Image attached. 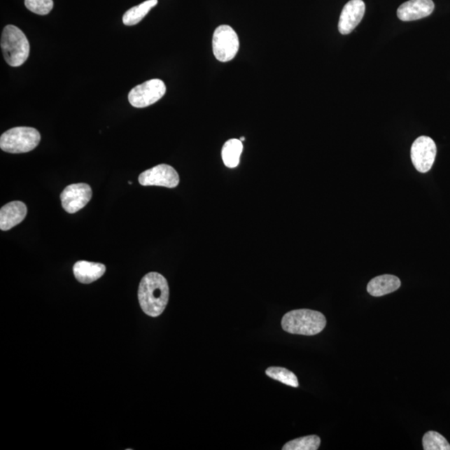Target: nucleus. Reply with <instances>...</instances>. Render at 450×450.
I'll return each instance as SVG.
<instances>
[{"label":"nucleus","instance_id":"f8f14e48","mask_svg":"<svg viewBox=\"0 0 450 450\" xmlns=\"http://www.w3.org/2000/svg\"><path fill=\"white\" fill-rule=\"evenodd\" d=\"M27 206L21 201L3 205L0 211V229L7 231L20 225L27 216Z\"/></svg>","mask_w":450,"mask_h":450},{"label":"nucleus","instance_id":"f03ea898","mask_svg":"<svg viewBox=\"0 0 450 450\" xmlns=\"http://www.w3.org/2000/svg\"><path fill=\"white\" fill-rule=\"evenodd\" d=\"M326 318L321 312L311 309H295L283 316V330L288 333L300 335H316L324 330Z\"/></svg>","mask_w":450,"mask_h":450},{"label":"nucleus","instance_id":"4468645a","mask_svg":"<svg viewBox=\"0 0 450 450\" xmlns=\"http://www.w3.org/2000/svg\"><path fill=\"white\" fill-rule=\"evenodd\" d=\"M401 286L399 278L392 274H383L375 277L369 282L367 291L370 295L380 297L391 294Z\"/></svg>","mask_w":450,"mask_h":450},{"label":"nucleus","instance_id":"f257e3e1","mask_svg":"<svg viewBox=\"0 0 450 450\" xmlns=\"http://www.w3.org/2000/svg\"><path fill=\"white\" fill-rule=\"evenodd\" d=\"M138 297L144 314L153 318L160 316L169 302V288L167 279L157 272L144 275L139 283Z\"/></svg>","mask_w":450,"mask_h":450},{"label":"nucleus","instance_id":"9d476101","mask_svg":"<svg viewBox=\"0 0 450 450\" xmlns=\"http://www.w3.org/2000/svg\"><path fill=\"white\" fill-rule=\"evenodd\" d=\"M365 13V4L363 0H351L345 4L339 21L340 34H351L360 23Z\"/></svg>","mask_w":450,"mask_h":450},{"label":"nucleus","instance_id":"423d86ee","mask_svg":"<svg viewBox=\"0 0 450 450\" xmlns=\"http://www.w3.org/2000/svg\"><path fill=\"white\" fill-rule=\"evenodd\" d=\"M165 93L164 83L159 78H154L131 90L129 101L135 108H146L159 101Z\"/></svg>","mask_w":450,"mask_h":450},{"label":"nucleus","instance_id":"6ab92c4d","mask_svg":"<svg viewBox=\"0 0 450 450\" xmlns=\"http://www.w3.org/2000/svg\"><path fill=\"white\" fill-rule=\"evenodd\" d=\"M423 448L425 450H450V444L442 435L429 431L423 437Z\"/></svg>","mask_w":450,"mask_h":450},{"label":"nucleus","instance_id":"7ed1b4c3","mask_svg":"<svg viewBox=\"0 0 450 450\" xmlns=\"http://www.w3.org/2000/svg\"><path fill=\"white\" fill-rule=\"evenodd\" d=\"M0 45L4 59L12 67L21 66L29 58L30 46L28 38L15 25H7L3 29Z\"/></svg>","mask_w":450,"mask_h":450},{"label":"nucleus","instance_id":"20e7f679","mask_svg":"<svg viewBox=\"0 0 450 450\" xmlns=\"http://www.w3.org/2000/svg\"><path fill=\"white\" fill-rule=\"evenodd\" d=\"M41 139V134L37 129L30 127H16L1 135L0 148L10 154H22L34 150Z\"/></svg>","mask_w":450,"mask_h":450},{"label":"nucleus","instance_id":"dca6fc26","mask_svg":"<svg viewBox=\"0 0 450 450\" xmlns=\"http://www.w3.org/2000/svg\"><path fill=\"white\" fill-rule=\"evenodd\" d=\"M157 4L158 0H147L138 6L129 8L123 16L124 24L128 26L139 24Z\"/></svg>","mask_w":450,"mask_h":450},{"label":"nucleus","instance_id":"a211bd4d","mask_svg":"<svg viewBox=\"0 0 450 450\" xmlns=\"http://www.w3.org/2000/svg\"><path fill=\"white\" fill-rule=\"evenodd\" d=\"M266 374L271 379L286 384V386L297 388L299 387V380L296 375L291 371L281 368V367H269L265 371Z\"/></svg>","mask_w":450,"mask_h":450},{"label":"nucleus","instance_id":"9b49d317","mask_svg":"<svg viewBox=\"0 0 450 450\" xmlns=\"http://www.w3.org/2000/svg\"><path fill=\"white\" fill-rule=\"evenodd\" d=\"M434 10L432 0H409L398 8L397 15L402 21H414L430 16Z\"/></svg>","mask_w":450,"mask_h":450},{"label":"nucleus","instance_id":"4be33fe9","mask_svg":"<svg viewBox=\"0 0 450 450\" xmlns=\"http://www.w3.org/2000/svg\"><path fill=\"white\" fill-rule=\"evenodd\" d=\"M128 183H129V185H132V183H132V182H131V181H129Z\"/></svg>","mask_w":450,"mask_h":450},{"label":"nucleus","instance_id":"39448f33","mask_svg":"<svg viewBox=\"0 0 450 450\" xmlns=\"http://www.w3.org/2000/svg\"><path fill=\"white\" fill-rule=\"evenodd\" d=\"M239 49L238 34L229 25H220L213 36V52L220 62H229L237 55Z\"/></svg>","mask_w":450,"mask_h":450},{"label":"nucleus","instance_id":"6e6552de","mask_svg":"<svg viewBox=\"0 0 450 450\" xmlns=\"http://www.w3.org/2000/svg\"><path fill=\"white\" fill-rule=\"evenodd\" d=\"M437 147L434 141L428 136L415 139L412 146V160L414 168L421 173L429 172L435 163Z\"/></svg>","mask_w":450,"mask_h":450},{"label":"nucleus","instance_id":"f3484780","mask_svg":"<svg viewBox=\"0 0 450 450\" xmlns=\"http://www.w3.org/2000/svg\"><path fill=\"white\" fill-rule=\"evenodd\" d=\"M321 440L317 435L301 437L290 441L283 445V450H317L320 448Z\"/></svg>","mask_w":450,"mask_h":450},{"label":"nucleus","instance_id":"ddd939ff","mask_svg":"<svg viewBox=\"0 0 450 450\" xmlns=\"http://www.w3.org/2000/svg\"><path fill=\"white\" fill-rule=\"evenodd\" d=\"M106 271V265L85 260L78 261L73 267V272L77 281L85 285L98 281Z\"/></svg>","mask_w":450,"mask_h":450},{"label":"nucleus","instance_id":"aec40b11","mask_svg":"<svg viewBox=\"0 0 450 450\" xmlns=\"http://www.w3.org/2000/svg\"><path fill=\"white\" fill-rule=\"evenodd\" d=\"M26 8L38 15H46L53 10V0H24Z\"/></svg>","mask_w":450,"mask_h":450},{"label":"nucleus","instance_id":"412c9836","mask_svg":"<svg viewBox=\"0 0 450 450\" xmlns=\"http://www.w3.org/2000/svg\"><path fill=\"white\" fill-rule=\"evenodd\" d=\"M240 141H246V138L241 137V138H240Z\"/></svg>","mask_w":450,"mask_h":450},{"label":"nucleus","instance_id":"2eb2a0df","mask_svg":"<svg viewBox=\"0 0 450 450\" xmlns=\"http://www.w3.org/2000/svg\"><path fill=\"white\" fill-rule=\"evenodd\" d=\"M243 148L242 141L237 139H230L224 144L222 148V160L226 167H237Z\"/></svg>","mask_w":450,"mask_h":450},{"label":"nucleus","instance_id":"1a4fd4ad","mask_svg":"<svg viewBox=\"0 0 450 450\" xmlns=\"http://www.w3.org/2000/svg\"><path fill=\"white\" fill-rule=\"evenodd\" d=\"M91 198V187L84 183L68 185L60 195L62 207L69 213L80 211L88 204Z\"/></svg>","mask_w":450,"mask_h":450},{"label":"nucleus","instance_id":"0eeeda50","mask_svg":"<svg viewBox=\"0 0 450 450\" xmlns=\"http://www.w3.org/2000/svg\"><path fill=\"white\" fill-rule=\"evenodd\" d=\"M139 182L143 186H161L173 189L180 183V176L172 166L162 164L139 174Z\"/></svg>","mask_w":450,"mask_h":450}]
</instances>
